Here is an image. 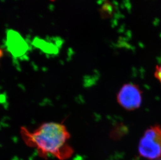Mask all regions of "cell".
<instances>
[{
  "label": "cell",
  "mask_w": 161,
  "mask_h": 160,
  "mask_svg": "<svg viewBox=\"0 0 161 160\" xmlns=\"http://www.w3.org/2000/svg\"><path fill=\"white\" fill-rule=\"evenodd\" d=\"M20 134L25 144L35 148L41 157L50 156L58 160H67L74 152L69 144L70 133L63 123H44L32 131L21 127Z\"/></svg>",
  "instance_id": "6da1fadb"
},
{
  "label": "cell",
  "mask_w": 161,
  "mask_h": 160,
  "mask_svg": "<svg viewBox=\"0 0 161 160\" xmlns=\"http://www.w3.org/2000/svg\"><path fill=\"white\" fill-rule=\"evenodd\" d=\"M139 154L149 160H157L161 157V126L155 125L147 128L140 139Z\"/></svg>",
  "instance_id": "7a4b0ae2"
},
{
  "label": "cell",
  "mask_w": 161,
  "mask_h": 160,
  "mask_svg": "<svg viewBox=\"0 0 161 160\" xmlns=\"http://www.w3.org/2000/svg\"><path fill=\"white\" fill-rule=\"evenodd\" d=\"M142 91L137 85L127 83L124 85L117 95V102L125 110L138 109L142 103Z\"/></svg>",
  "instance_id": "3957f363"
},
{
  "label": "cell",
  "mask_w": 161,
  "mask_h": 160,
  "mask_svg": "<svg viewBox=\"0 0 161 160\" xmlns=\"http://www.w3.org/2000/svg\"><path fill=\"white\" fill-rule=\"evenodd\" d=\"M155 77L160 82L161 84V63L160 65L157 66L154 73Z\"/></svg>",
  "instance_id": "277c9868"
},
{
  "label": "cell",
  "mask_w": 161,
  "mask_h": 160,
  "mask_svg": "<svg viewBox=\"0 0 161 160\" xmlns=\"http://www.w3.org/2000/svg\"><path fill=\"white\" fill-rule=\"evenodd\" d=\"M2 51L1 50H0V56H1Z\"/></svg>",
  "instance_id": "5b68a950"
},
{
  "label": "cell",
  "mask_w": 161,
  "mask_h": 160,
  "mask_svg": "<svg viewBox=\"0 0 161 160\" xmlns=\"http://www.w3.org/2000/svg\"><path fill=\"white\" fill-rule=\"evenodd\" d=\"M161 160V159H157V160Z\"/></svg>",
  "instance_id": "8992f818"
}]
</instances>
